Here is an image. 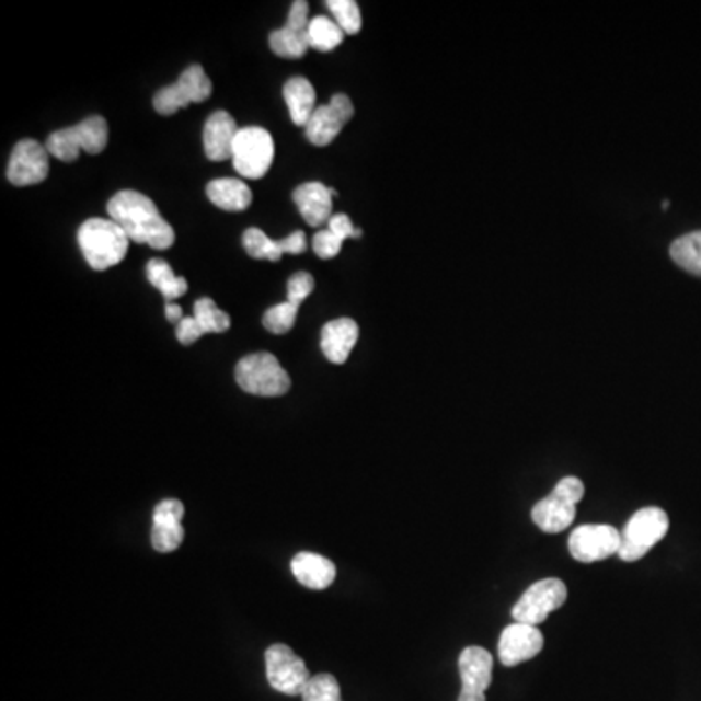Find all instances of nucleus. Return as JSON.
Returning a JSON list of instances; mask_svg holds the SVG:
<instances>
[{"instance_id":"obj_29","label":"nucleus","mask_w":701,"mask_h":701,"mask_svg":"<svg viewBox=\"0 0 701 701\" xmlns=\"http://www.w3.org/2000/svg\"><path fill=\"white\" fill-rule=\"evenodd\" d=\"M298 302H280L275 307L269 308L265 314H263V325L267 332L275 333V335H283V333H289L292 330V325L297 322Z\"/></svg>"},{"instance_id":"obj_21","label":"nucleus","mask_w":701,"mask_h":701,"mask_svg":"<svg viewBox=\"0 0 701 701\" xmlns=\"http://www.w3.org/2000/svg\"><path fill=\"white\" fill-rule=\"evenodd\" d=\"M359 340V325L350 318L332 320L322 330V350L333 365H343Z\"/></svg>"},{"instance_id":"obj_4","label":"nucleus","mask_w":701,"mask_h":701,"mask_svg":"<svg viewBox=\"0 0 701 701\" xmlns=\"http://www.w3.org/2000/svg\"><path fill=\"white\" fill-rule=\"evenodd\" d=\"M107 147V122L102 115H92L74 127L51 133L45 140V149L62 162H74L80 152L100 154Z\"/></svg>"},{"instance_id":"obj_19","label":"nucleus","mask_w":701,"mask_h":701,"mask_svg":"<svg viewBox=\"0 0 701 701\" xmlns=\"http://www.w3.org/2000/svg\"><path fill=\"white\" fill-rule=\"evenodd\" d=\"M238 131L240 129L237 127L234 117L227 112H215L209 115L203 131V145H205L207 158L212 162H225L228 158H232Z\"/></svg>"},{"instance_id":"obj_26","label":"nucleus","mask_w":701,"mask_h":701,"mask_svg":"<svg viewBox=\"0 0 701 701\" xmlns=\"http://www.w3.org/2000/svg\"><path fill=\"white\" fill-rule=\"evenodd\" d=\"M670 257L683 272L701 277V230L675 240L670 245Z\"/></svg>"},{"instance_id":"obj_16","label":"nucleus","mask_w":701,"mask_h":701,"mask_svg":"<svg viewBox=\"0 0 701 701\" xmlns=\"http://www.w3.org/2000/svg\"><path fill=\"white\" fill-rule=\"evenodd\" d=\"M543 635L536 625L528 623H510L499 640L501 665L517 666L542 653Z\"/></svg>"},{"instance_id":"obj_30","label":"nucleus","mask_w":701,"mask_h":701,"mask_svg":"<svg viewBox=\"0 0 701 701\" xmlns=\"http://www.w3.org/2000/svg\"><path fill=\"white\" fill-rule=\"evenodd\" d=\"M302 701H342V690L335 676L315 675L308 680L307 688L300 693Z\"/></svg>"},{"instance_id":"obj_7","label":"nucleus","mask_w":701,"mask_h":701,"mask_svg":"<svg viewBox=\"0 0 701 701\" xmlns=\"http://www.w3.org/2000/svg\"><path fill=\"white\" fill-rule=\"evenodd\" d=\"M275 158L272 133L263 127L240 129L232 149V164L245 180H262L269 172Z\"/></svg>"},{"instance_id":"obj_20","label":"nucleus","mask_w":701,"mask_h":701,"mask_svg":"<svg viewBox=\"0 0 701 701\" xmlns=\"http://www.w3.org/2000/svg\"><path fill=\"white\" fill-rule=\"evenodd\" d=\"M290 571L302 587L312 590H324L332 587L337 570L333 561L327 560L320 553L300 552L290 561Z\"/></svg>"},{"instance_id":"obj_3","label":"nucleus","mask_w":701,"mask_h":701,"mask_svg":"<svg viewBox=\"0 0 701 701\" xmlns=\"http://www.w3.org/2000/svg\"><path fill=\"white\" fill-rule=\"evenodd\" d=\"M583 495H585V483L575 475L563 478L545 499L536 503L532 508L535 525L548 535H558L567 530L575 520L577 503L583 499Z\"/></svg>"},{"instance_id":"obj_24","label":"nucleus","mask_w":701,"mask_h":701,"mask_svg":"<svg viewBox=\"0 0 701 701\" xmlns=\"http://www.w3.org/2000/svg\"><path fill=\"white\" fill-rule=\"evenodd\" d=\"M147 277L164 295L168 302H172L174 298L184 297L187 292V280L184 277H175L174 269L164 260H158V257L150 260L147 265Z\"/></svg>"},{"instance_id":"obj_13","label":"nucleus","mask_w":701,"mask_h":701,"mask_svg":"<svg viewBox=\"0 0 701 701\" xmlns=\"http://www.w3.org/2000/svg\"><path fill=\"white\" fill-rule=\"evenodd\" d=\"M462 692L458 701H485V692L493 680V657L487 648L466 647L458 658Z\"/></svg>"},{"instance_id":"obj_17","label":"nucleus","mask_w":701,"mask_h":701,"mask_svg":"<svg viewBox=\"0 0 701 701\" xmlns=\"http://www.w3.org/2000/svg\"><path fill=\"white\" fill-rule=\"evenodd\" d=\"M245 252L254 260H269L279 262L283 254H302L307 252V234L302 230L292 232L285 240H272L260 228H248L244 232Z\"/></svg>"},{"instance_id":"obj_27","label":"nucleus","mask_w":701,"mask_h":701,"mask_svg":"<svg viewBox=\"0 0 701 701\" xmlns=\"http://www.w3.org/2000/svg\"><path fill=\"white\" fill-rule=\"evenodd\" d=\"M193 312H195L193 318L197 320V324L202 325L205 333H222L230 327V315L219 310L215 300L210 298H199L193 304Z\"/></svg>"},{"instance_id":"obj_14","label":"nucleus","mask_w":701,"mask_h":701,"mask_svg":"<svg viewBox=\"0 0 701 701\" xmlns=\"http://www.w3.org/2000/svg\"><path fill=\"white\" fill-rule=\"evenodd\" d=\"M49 174V152L37 140L24 139L18 142L12 157H10L9 175L10 184L18 187L42 184Z\"/></svg>"},{"instance_id":"obj_22","label":"nucleus","mask_w":701,"mask_h":701,"mask_svg":"<svg viewBox=\"0 0 701 701\" xmlns=\"http://www.w3.org/2000/svg\"><path fill=\"white\" fill-rule=\"evenodd\" d=\"M207 197L212 205H217L222 210H230V212L248 209L254 199L252 189L237 177L212 180L207 185Z\"/></svg>"},{"instance_id":"obj_6","label":"nucleus","mask_w":701,"mask_h":701,"mask_svg":"<svg viewBox=\"0 0 701 701\" xmlns=\"http://www.w3.org/2000/svg\"><path fill=\"white\" fill-rule=\"evenodd\" d=\"M670 528V520L663 508H640L623 528L620 558L623 561H637L645 558L657 545Z\"/></svg>"},{"instance_id":"obj_23","label":"nucleus","mask_w":701,"mask_h":701,"mask_svg":"<svg viewBox=\"0 0 701 701\" xmlns=\"http://www.w3.org/2000/svg\"><path fill=\"white\" fill-rule=\"evenodd\" d=\"M283 94H285V102L289 105L292 123L298 127H307V123L318 107L312 82L304 77H292L283 88Z\"/></svg>"},{"instance_id":"obj_31","label":"nucleus","mask_w":701,"mask_h":701,"mask_svg":"<svg viewBox=\"0 0 701 701\" xmlns=\"http://www.w3.org/2000/svg\"><path fill=\"white\" fill-rule=\"evenodd\" d=\"M325 7L332 10L335 22L340 24L345 34H359L363 27L359 4L355 0H327Z\"/></svg>"},{"instance_id":"obj_34","label":"nucleus","mask_w":701,"mask_h":701,"mask_svg":"<svg viewBox=\"0 0 701 701\" xmlns=\"http://www.w3.org/2000/svg\"><path fill=\"white\" fill-rule=\"evenodd\" d=\"M184 503L177 499H164L158 503L152 513V522L157 520H170V522H182L184 518Z\"/></svg>"},{"instance_id":"obj_35","label":"nucleus","mask_w":701,"mask_h":701,"mask_svg":"<svg viewBox=\"0 0 701 701\" xmlns=\"http://www.w3.org/2000/svg\"><path fill=\"white\" fill-rule=\"evenodd\" d=\"M205 332L202 330V325L197 324L195 318H184L177 327H175V337L177 342L184 343V345H192V343L202 340Z\"/></svg>"},{"instance_id":"obj_8","label":"nucleus","mask_w":701,"mask_h":701,"mask_svg":"<svg viewBox=\"0 0 701 701\" xmlns=\"http://www.w3.org/2000/svg\"><path fill=\"white\" fill-rule=\"evenodd\" d=\"M212 94V82L205 74L202 65H192L182 72L174 84L158 90L154 94V110L160 115H174L189 104H202Z\"/></svg>"},{"instance_id":"obj_2","label":"nucleus","mask_w":701,"mask_h":701,"mask_svg":"<svg viewBox=\"0 0 701 701\" xmlns=\"http://www.w3.org/2000/svg\"><path fill=\"white\" fill-rule=\"evenodd\" d=\"M131 240L117 222L105 219H88L79 228V245L94 272H105L122 263Z\"/></svg>"},{"instance_id":"obj_5","label":"nucleus","mask_w":701,"mask_h":701,"mask_svg":"<svg viewBox=\"0 0 701 701\" xmlns=\"http://www.w3.org/2000/svg\"><path fill=\"white\" fill-rule=\"evenodd\" d=\"M237 382L248 394L277 398L290 390V377L272 353H252L237 365Z\"/></svg>"},{"instance_id":"obj_33","label":"nucleus","mask_w":701,"mask_h":701,"mask_svg":"<svg viewBox=\"0 0 701 701\" xmlns=\"http://www.w3.org/2000/svg\"><path fill=\"white\" fill-rule=\"evenodd\" d=\"M314 290V277L307 272L295 273L287 285V300L302 304V300Z\"/></svg>"},{"instance_id":"obj_36","label":"nucleus","mask_w":701,"mask_h":701,"mask_svg":"<svg viewBox=\"0 0 701 701\" xmlns=\"http://www.w3.org/2000/svg\"><path fill=\"white\" fill-rule=\"evenodd\" d=\"M327 228L332 230L333 234L347 240V238H360L359 228L353 227L349 217L347 215H333L332 220L327 222Z\"/></svg>"},{"instance_id":"obj_10","label":"nucleus","mask_w":701,"mask_h":701,"mask_svg":"<svg viewBox=\"0 0 701 701\" xmlns=\"http://www.w3.org/2000/svg\"><path fill=\"white\" fill-rule=\"evenodd\" d=\"M265 670L273 690L285 696H300L312 678L304 660L283 643H275L265 651Z\"/></svg>"},{"instance_id":"obj_15","label":"nucleus","mask_w":701,"mask_h":701,"mask_svg":"<svg viewBox=\"0 0 701 701\" xmlns=\"http://www.w3.org/2000/svg\"><path fill=\"white\" fill-rule=\"evenodd\" d=\"M308 2L297 0L292 2L289 22L287 26L275 30L269 35V45L273 53L283 59H302L307 55L310 42H308Z\"/></svg>"},{"instance_id":"obj_9","label":"nucleus","mask_w":701,"mask_h":701,"mask_svg":"<svg viewBox=\"0 0 701 701\" xmlns=\"http://www.w3.org/2000/svg\"><path fill=\"white\" fill-rule=\"evenodd\" d=\"M567 600V587L561 578H542L518 598L513 608L515 622L540 625L550 613L560 610Z\"/></svg>"},{"instance_id":"obj_25","label":"nucleus","mask_w":701,"mask_h":701,"mask_svg":"<svg viewBox=\"0 0 701 701\" xmlns=\"http://www.w3.org/2000/svg\"><path fill=\"white\" fill-rule=\"evenodd\" d=\"M343 39H345V32L335 20H330L327 16H315L310 20L308 42L315 51H333L335 47L343 44Z\"/></svg>"},{"instance_id":"obj_37","label":"nucleus","mask_w":701,"mask_h":701,"mask_svg":"<svg viewBox=\"0 0 701 701\" xmlns=\"http://www.w3.org/2000/svg\"><path fill=\"white\" fill-rule=\"evenodd\" d=\"M166 318L168 322H172V324H180V322L184 320V312H182V308L174 304V302H168Z\"/></svg>"},{"instance_id":"obj_18","label":"nucleus","mask_w":701,"mask_h":701,"mask_svg":"<svg viewBox=\"0 0 701 701\" xmlns=\"http://www.w3.org/2000/svg\"><path fill=\"white\" fill-rule=\"evenodd\" d=\"M337 195L332 187H325L320 182L298 185L292 192V202L297 203L298 210L302 219L307 220L310 227H322L332 220V202Z\"/></svg>"},{"instance_id":"obj_28","label":"nucleus","mask_w":701,"mask_h":701,"mask_svg":"<svg viewBox=\"0 0 701 701\" xmlns=\"http://www.w3.org/2000/svg\"><path fill=\"white\" fill-rule=\"evenodd\" d=\"M184 526L182 522H170V520H157L152 522V548L160 553L174 552L184 542Z\"/></svg>"},{"instance_id":"obj_11","label":"nucleus","mask_w":701,"mask_h":701,"mask_svg":"<svg viewBox=\"0 0 701 701\" xmlns=\"http://www.w3.org/2000/svg\"><path fill=\"white\" fill-rule=\"evenodd\" d=\"M622 535L610 525H583L570 536V552L581 563L608 560L620 553Z\"/></svg>"},{"instance_id":"obj_32","label":"nucleus","mask_w":701,"mask_h":701,"mask_svg":"<svg viewBox=\"0 0 701 701\" xmlns=\"http://www.w3.org/2000/svg\"><path fill=\"white\" fill-rule=\"evenodd\" d=\"M345 240L333 234L330 228L315 232L314 240H312V248H314V254L322 260H332L335 255L342 252V245Z\"/></svg>"},{"instance_id":"obj_1","label":"nucleus","mask_w":701,"mask_h":701,"mask_svg":"<svg viewBox=\"0 0 701 701\" xmlns=\"http://www.w3.org/2000/svg\"><path fill=\"white\" fill-rule=\"evenodd\" d=\"M110 219L125 230L131 242L152 250H168L174 244V228L162 219L152 199L139 192H119L107 202Z\"/></svg>"},{"instance_id":"obj_12","label":"nucleus","mask_w":701,"mask_h":701,"mask_svg":"<svg viewBox=\"0 0 701 701\" xmlns=\"http://www.w3.org/2000/svg\"><path fill=\"white\" fill-rule=\"evenodd\" d=\"M355 114L353 102L345 94H335L330 104L318 105L310 122L304 127L307 139L314 147H327L342 133L343 127Z\"/></svg>"}]
</instances>
